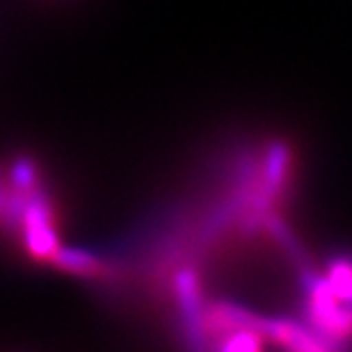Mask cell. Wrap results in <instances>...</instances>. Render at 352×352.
Segmentation results:
<instances>
[{
  "mask_svg": "<svg viewBox=\"0 0 352 352\" xmlns=\"http://www.w3.org/2000/svg\"><path fill=\"white\" fill-rule=\"evenodd\" d=\"M174 295L176 306L185 322V336L191 348H204V306L202 291H199V278L193 267H183L174 276Z\"/></svg>",
  "mask_w": 352,
  "mask_h": 352,
  "instance_id": "obj_4",
  "label": "cell"
},
{
  "mask_svg": "<svg viewBox=\"0 0 352 352\" xmlns=\"http://www.w3.org/2000/svg\"><path fill=\"white\" fill-rule=\"evenodd\" d=\"M301 289L306 299L304 314L308 318V327H312L331 348L348 340L352 336V310L333 295L324 276L304 265Z\"/></svg>",
  "mask_w": 352,
  "mask_h": 352,
  "instance_id": "obj_1",
  "label": "cell"
},
{
  "mask_svg": "<svg viewBox=\"0 0 352 352\" xmlns=\"http://www.w3.org/2000/svg\"><path fill=\"white\" fill-rule=\"evenodd\" d=\"M15 228L21 234L23 248L36 261H52L62 246L52 202L41 187L28 193Z\"/></svg>",
  "mask_w": 352,
  "mask_h": 352,
  "instance_id": "obj_2",
  "label": "cell"
},
{
  "mask_svg": "<svg viewBox=\"0 0 352 352\" xmlns=\"http://www.w3.org/2000/svg\"><path fill=\"white\" fill-rule=\"evenodd\" d=\"M333 295L346 306H352V259L350 257H333L324 274Z\"/></svg>",
  "mask_w": 352,
  "mask_h": 352,
  "instance_id": "obj_7",
  "label": "cell"
},
{
  "mask_svg": "<svg viewBox=\"0 0 352 352\" xmlns=\"http://www.w3.org/2000/svg\"><path fill=\"white\" fill-rule=\"evenodd\" d=\"M52 263L56 267H60L62 272H68L74 276H85V278L102 274V270H104V263L98 255H94L91 250L77 248V246H60Z\"/></svg>",
  "mask_w": 352,
  "mask_h": 352,
  "instance_id": "obj_6",
  "label": "cell"
},
{
  "mask_svg": "<svg viewBox=\"0 0 352 352\" xmlns=\"http://www.w3.org/2000/svg\"><path fill=\"white\" fill-rule=\"evenodd\" d=\"M7 183L23 193H30L34 189L41 187V174H38V166L32 157L28 155H19L13 160L9 174H7Z\"/></svg>",
  "mask_w": 352,
  "mask_h": 352,
  "instance_id": "obj_8",
  "label": "cell"
},
{
  "mask_svg": "<svg viewBox=\"0 0 352 352\" xmlns=\"http://www.w3.org/2000/svg\"><path fill=\"white\" fill-rule=\"evenodd\" d=\"M265 336L253 327H242V329H234L225 333L223 340L217 344V348L225 352H257L263 348Z\"/></svg>",
  "mask_w": 352,
  "mask_h": 352,
  "instance_id": "obj_9",
  "label": "cell"
},
{
  "mask_svg": "<svg viewBox=\"0 0 352 352\" xmlns=\"http://www.w3.org/2000/svg\"><path fill=\"white\" fill-rule=\"evenodd\" d=\"M9 193H11V187L7 183V176L0 172V225L5 223V217H7V206H9Z\"/></svg>",
  "mask_w": 352,
  "mask_h": 352,
  "instance_id": "obj_10",
  "label": "cell"
},
{
  "mask_svg": "<svg viewBox=\"0 0 352 352\" xmlns=\"http://www.w3.org/2000/svg\"><path fill=\"white\" fill-rule=\"evenodd\" d=\"M289 166H291V151L289 144L283 140H274L267 146L265 162L261 168V181L259 189L253 193V214L255 219H265L270 206L283 195L287 187V176H289Z\"/></svg>",
  "mask_w": 352,
  "mask_h": 352,
  "instance_id": "obj_3",
  "label": "cell"
},
{
  "mask_svg": "<svg viewBox=\"0 0 352 352\" xmlns=\"http://www.w3.org/2000/svg\"><path fill=\"white\" fill-rule=\"evenodd\" d=\"M261 331L267 340L297 352H322L331 348L312 327L289 318H263Z\"/></svg>",
  "mask_w": 352,
  "mask_h": 352,
  "instance_id": "obj_5",
  "label": "cell"
}]
</instances>
